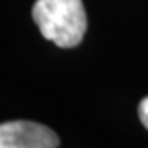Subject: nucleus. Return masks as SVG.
<instances>
[{
    "label": "nucleus",
    "instance_id": "obj_1",
    "mask_svg": "<svg viewBox=\"0 0 148 148\" xmlns=\"http://www.w3.org/2000/svg\"><path fill=\"white\" fill-rule=\"evenodd\" d=\"M32 15L43 36L59 48L77 46L87 30L82 0H36Z\"/></svg>",
    "mask_w": 148,
    "mask_h": 148
},
{
    "label": "nucleus",
    "instance_id": "obj_2",
    "mask_svg": "<svg viewBox=\"0 0 148 148\" xmlns=\"http://www.w3.org/2000/svg\"><path fill=\"white\" fill-rule=\"evenodd\" d=\"M58 135L36 122L13 120L0 125V148H54Z\"/></svg>",
    "mask_w": 148,
    "mask_h": 148
},
{
    "label": "nucleus",
    "instance_id": "obj_3",
    "mask_svg": "<svg viewBox=\"0 0 148 148\" xmlns=\"http://www.w3.org/2000/svg\"><path fill=\"white\" fill-rule=\"evenodd\" d=\"M138 114H140V120L145 125V128L148 130V97H145L140 106H138Z\"/></svg>",
    "mask_w": 148,
    "mask_h": 148
}]
</instances>
